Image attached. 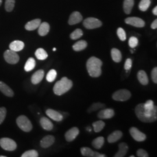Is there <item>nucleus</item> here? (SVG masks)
Instances as JSON below:
<instances>
[{
	"label": "nucleus",
	"instance_id": "2",
	"mask_svg": "<svg viewBox=\"0 0 157 157\" xmlns=\"http://www.w3.org/2000/svg\"><path fill=\"white\" fill-rule=\"evenodd\" d=\"M72 86L73 83L72 80L68 79L67 77H63L55 84L53 91L55 94L62 95L71 90Z\"/></svg>",
	"mask_w": 157,
	"mask_h": 157
},
{
	"label": "nucleus",
	"instance_id": "27",
	"mask_svg": "<svg viewBox=\"0 0 157 157\" xmlns=\"http://www.w3.org/2000/svg\"><path fill=\"white\" fill-rule=\"evenodd\" d=\"M36 66V61L33 58H29L25 65V70L26 72L32 71Z\"/></svg>",
	"mask_w": 157,
	"mask_h": 157
},
{
	"label": "nucleus",
	"instance_id": "41",
	"mask_svg": "<svg viewBox=\"0 0 157 157\" xmlns=\"http://www.w3.org/2000/svg\"><path fill=\"white\" fill-rule=\"evenodd\" d=\"M137 156L139 157H148L149 155L146 150L143 149H139L137 151Z\"/></svg>",
	"mask_w": 157,
	"mask_h": 157
},
{
	"label": "nucleus",
	"instance_id": "46",
	"mask_svg": "<svg viewBox=\"0 0 157 157\" xmlns=\"http://www.w3.org/2000/svg\"><path fill=\"white\" fill-rule=\"evenodd\" d=\"M152 13L154 15H157V6H156L152 10Z\"/></svg>",
	"mask_w": 157,
	"mask_h": 157
},
{
	"label": "nucleus",
	"instance_id": "47",
	"mask_svg": "<svg viewBox=\"0 0 157 157\" xmlns=\"http://www.w3.org/2000/svg\"><path fill=\"white\" fill-rule=\"evenodd\" d=\"M87 130H88L89 132H91V129H90V128H87Z\"/></svg>",
	"mask_w": 157,
	"mask_h": 157
},
{
	"label": "nucleus",
	"instance_id": "4",
	"mask_svg": "<svg viewBox=\"0 0 157 157\" xmlns=\"http://www.w3.org/2000/svg\"><path fill=\"white\" fill-rule=\"evenodd\" d=\"M0 146L6 151H12L17 149L16 142L10 138H2L0 139Z\"/></svg>",
	"mask_w": 157,
	"mask_h": 157
},
{
	"label": "nucleus",
	"instance_id": "16",
	"mask_svg": "<svg viewBox=\"0 0 157 157\" xmlns=\"http://www.w3.org/2000/svg\"><path fill=\"white\" fill-rule=\"evenodd\" d=\"M0 91L4 95L9 97H12L14 95L13 90L7 84L1 81H0Z\"/></svg>",
	"mask_w": 157,
	"mask_h": 157
},
{
	"label": "nucleus",
	"instance_id": "7",
	"mask_svg": "<svg viewBox=\"0 0 157 157\" xmlns=\"http://www.w3.org/2000/svg\"><path fill=\"white\" fill-rule=\"evenodd\" d=\"M83 26L87 29H94L101 27L102 22L95 17H88L83 21Z\"/></svg>",
	"mask_w": 157,
	"mask_h": 157
},
{
	"label": "nucleus",
	"instance_id": "32",
	"mask_svg": "<svg viewBox=\"0 0 157 157\" xmlns=\"http://www.w3.org/2000/svg\"><path fill=\"white\" fill-rule=\"evenodd\" d=\"M80 151L83 156L86 157H94V151H93L89 147H82L80 149Z\"/></svg>",
	"mask_w": 157,
	"mask_h": 157
},
{
	"label": "nucleus",
	"instance_id": "1",
	"mask_svg": "<svg viewBox=\"0 0 157 157\" xmlns=\"http://www.w3.org/2000/svg\"><path fill=\"white\" fill-rule=\"evenodd\" d=\"M102 62L100 59L95 56H91L86 63V67L90 76L98 78L101 76L102 71L101 67Z\"/></svg>",
	"mask_w": 157,
	"mask_h": 157
},
{
	"label": "nucleus",
	"instance_id": "22",
	"mask_svg": "<svg viewBox=\"0 0 157 157\" xmlns=\"http://www.w3.org/2000/svg\"><path fill=\"white\" fill-rule=\"evenodd\" d=\"M39 30H38V33L41 36H44L48 33L50 31V25L48 23L43 22L41 23L39 26Z\"/></svg>",
	"mask_w": 157,
	"mask_h": 157
},
{
	"label": "nucleus",
	"instance_id": "25",
	"mask_svg": "<svg viewBox=\"0 0 157 157\" xmlns=\"http://www.w3.org/2000/svg\"><path fill=\"white\" fill-rule=\"evenodd\" d=\"M87 46V43L84 40H80L76 42L73 45V49L75 51L83 50Z\"/></svg>",
	"mask_w": 157,
	"mask_h": 157
},
{
	"label": "nucleus",
	"instance_id": "43",
	"mask_svg": "<svg viewBox=\"0 0 157 157\" xmlns=\"http://www.w3.org/2000/svg\"><path fill=\"white\" fill-rule=\"evenodd\" d=\"M151 78L154 83H157V67H154L151 72Z\"/></svg>",
	"mask_w": 157,
	"mask_h": 157
},
{
	"label": "nucleus",
	"instance_id": "30",
	"mask_svg": "<svg viewBox=\"0 0 157 157\" xmlns=\"http://www.w3.org/2000/svg\"><path fill=\"white\" fill-rule=\"evenodd\" d=\"M105 107V105L104 104H102V103H100V102L93 103L89 108V109L87 110V112H89V113H91V112L98 111V110L100 109L101 108H104Z\"/></svg>",
	"mask_w": 157,
	"mask_h": 157
},
{
	"label": "nucleus",
	"instance_id": "44",
	"mask_svg": "<svg viewBox=\"0 0 157 157\" xmlns=\"http://www.w3.org/2000/svg\"><path fill=\"white\" fill-rule=\"evenodd\" d=\"M106 155L105 154H101L98 152L94 151V157H105Z\"/></svg>",
	"mask_w": 157,
	"mask_h": 157
},
{
	"label": "nucleus",
	"instance_id": "21",
	"mask_svg": "<svg viewBox=\"0 0 157 157\" xmlns=\"http://www.w3.org/2000/svg\"><path fill=\"white\" fill-rule=\"evenodd\" d=\"M40 123L41 127L46 130L50 131L53 129V127H54L53 124L50 121V119L47 118L43 117L41 118L40 121Z\"/></svg>",
	"mask_w": 157,
	"mask_h": 157
},
{
	"label": "nucleus",
	"instance_id": "49",
	"mask_svg": "<svg viewBox=\"0 0 157 157\" xmlns=\"http://www.w3.org/2000/svg\"><path fill=\"white\" fill-rule=\"evenodd\" d=\"M56 48H53V51H56Z\"/></svg>",
	"mask_w": 157,
	"mask_h": 157
},
{
	"label": "nucleus",
	"instance_id": "36",
	"mask_svg": "<svg viewBox=\"0 0 157 157\" xmlns=\"http://www.w3.org/2000/svg\"><path fill=\"white\" fill-rule=\"evenodd\" d=\"M15 0H6L5 8L7 12H11L15 6Z\"/></svg>",
	"mask_w": 157,
	"mask_h": 157
},
{
	"label": "nucleus",
	"instance_id": "13",
	"mask_svg": "<svg viewBox=\"0 0 157 157\" xmlns=\"http://www.w3.org/2000/svg\"><path fill=\"white\" fill-rule=\"evenodd\" d=\"M114 115H115L114 111L111 108H108V109H102L98 113L97 116L98 118L101 119H111L114 116Z\"/></svg>",
	"mask_w": 157,
	"mask_h": 157
},
{
	"label": "nucleus",
	"instance_id": "39",
	"mask_svg": "<svg viewBox=\"0 0 157 157\" xmlns=\"http://www.w3.org/2000/svg\"><path fill=\"white\" fill-rule=\"evenodd\" d=\"M138 39L136 37H131L129 40V45L132 48H135L138 45Z\"/></svg>",
	"mask_w": 157,
	"mask_h": 157
},
{
	"label": "nucleus",
	"instance_id": "6",
	"mask_svg": "<svg viewBox=\"0 0 157 157\" xmlns=\"http://www.w3.org/2000/svg\"><path fill=\"white\" fill-rule=\"evenodd\" d=\"M4 57L6 62L10 64H16L19 61V56L17 52L10 49L5 51Z\"/></svg>",
	"mask_w": 157,
	"mask_h": 157
},
{
	"label": "nucleus",
	"instance_id": "17",
	"mask_svg": "<svg viewBox=\"0 0 157 157\" xmlns=\"http://www.w3.org/2000/svg\"><path fill=\"white\" fill-rule=\"evenodd\" d=\"M122 136H123V133L121 131L116 130V131H114L108 137L107 140L109 143H115L117 141L120 140L122 138Z\"/></svg>",
	"mask_w": 157,
	"mask_h": 157
},
{
	"label": "nucleus",
	"instance_id": "31",
	"mask_svg": "<svg viewBox=\"0 0 157 157\" xmlns=\"http://www.w3.org/2000/svg\"><path fill=\"white\" fill-rule=\"evenodd\" d=\"M93 126L94 130V132L96 133H98L104 129L105 126V123L102 121H96L93 124Z\"/></svg>",
	"mask_w": 157,
	"mask_h": 157
},
{
	"label": "nucleus",
	"instance_id": "11",
	"mask_svg": "<svg viewBox=\"0 0 157 157\" xmlns=\"http://www.w3.org/2000/svg\"><path fill=\"white\" fill-rule=\"evenodd\" d=\"M55 142V137L52 135H48L40 141V146L42 148H47L52 146Z\"/></svg>",
	"mask_w": 157,
	"mask_h": 157
},
{
	"label": "nucleus",
	"instance_id": "12",
	"mask_svg": "<svg viewBox=\"0 0 157 157\" xmlns=\"http://www.w3.org/2000/svg\"><path fill=\"white\" fill-rule=\"evenodd\" d=\"M46 114L49 118L56 122L62 121L63 118L61 113L52 109H48L46 111Z\"/></svg>",
	"mask_w": 157,
	"mask_h": 157
},
{
	"label": "nucleus",
	"instance_id": "33",
	"mask_svg": "<svg viewBox=\"0 0 157 157\" xmlns=\"http://www.w3.org/2000/svg\"><path fill=\"white\" fill-rule=\"evenodd\" d=\"M151 4V1L150 0H141L139 7L140 10L141 11H146Z\"/></svg>",
	"mask_w": 157,
	"mask_h": 157
},
{
	"label": "nucleus",
	"instance_id": "18",
	"mask_svg": "<svg viewBox=\"0 0 157 157\" xmlns=\"http://www.w3.org/2000/svg\"><path fill=\"white\" fill-rule=\"evenodd\" d=\"M25 47V44L22 41L15 40L12 41L10 44V49L11 50L17 52L22 50Z\"/></svg>",
	"mask_w": 157,
	"mask_h": 157
},
{
	"label": "nucleus",
	"instance_id": "34",
	"mask_svg": "<svg viewBox=\"0 0 157 157\" xmlns=\"http://www.w3.org/2000/svg\"><path fill=\"white\" fill-rule=\"evenodd\" d=\"M56 75H57V73L56 71L54 69H51L47 73L46 79L48 82H52L56 78Z\"/></svg>",
	"mask_w": 157,
	"mask_h": 157
},
{
	"label": "nucleus",
	"instance_id": "8",
	"mask_svg": "<svg viewBox=\"0 0 157 157\" xmlns=\"http://www.w3.org/2000/svg\"><path fill=\"white\" fill-rule=\"evenodd\" d=\"M125 22L136 28H143L145 26L144 21L137 17H129L125 19Z\"/></svg>",
	"mask_w": 157,
	"mask_h": 157
},
{
	"label": "nucleus",
	"instance_id": "48",
	"mask_svg": "<svg viewBox=\"0 0 157 157\" xmlns=\"http://www.w3.org/2000/svg\"><path fill=\"white\" fill-rule=\"evenodd\" d=\"M2 0H0V6L2 4Z\"/></svg>",
	"mask_w": 157,
	"mask_h": 157
},
{
	"label": "nucleus",
	"instance_id": "38",
	"mask_svg": "<svg viewBox=\"0 0 157 157\" xmlns=\"http://www.w3.org/2000/svg\"><path fill=\"white\" fill-rule=\"evenodd\" d=\"M117 35H118V37L119 38V39L121 41H125L126 39V35L125 31L124 30V29L119 28L117 30Z\"/></svg>",
	"mask_w": 157,
	"mask_h": 157
},
{
	"label": "nucleus",
	"instance_id": "20",
	"mask_svg": "<svg viewBox=\"0 0 157 157\" xmlns=\"http://www.w3.org/2000/svg\"><path fill=\"white\" fill-rule=\"evenodd\" d=\"M128 151V146L125 143H121L119 144V151L114 155L115 157H124Z\"/></svg>",
	"mask_w": 157,
	"mask_h": 157
},
{
	"label": "nucleus",
	"instance_id": "50",
	"mask_svg": "<svg viewBox=\"0 0 157 157\" xmlns=\"http://www.w3.org/2000/svg\"><path fill=\"white\" fill-rule=\"evenodd\" d=\"M0 157H6V156H3V155H0Z\"/></svg>",
	"mask_w": 157,
	"mask_h": 157
},
{
	"label": "nucleus",
	"instance_id": "15",
	"mask_svg": "<svg viewBox=\"0 0 157 157\" xmlns=\"http://www.w3.org/2000/svg\"><path fill=\"white\" fill-rule=\"evenodd\" d=\"M44 76V72L43 70L40 69L36 71L32 76L31 81L33 84H37L43 80Z\"/></svg>",
	"mask_w": 157,
	"mask_h": 157
},
{
	"label": "nucleus",
	"instance_id": "45",
	"mask_svg": "<svg viewBox=\"0 0 157 157\" xmlns=\"http://www.w3.org/2000/svg\"><path fill=\"white\" fill-rule=\"evenodd\" d=\"M151 27L152 29H156L157 28V19H155L153 22L152 23Z\"/></svg>",
	"mask_w": 157,
	"mask_h": 157
},
{
	"label": "nucleus",
	"instance_id": "28",
	"mask_svg": "<svg viewBox=\"0 0 157 157\" xmlns=\"http://www.w3.org/2000/svg\"><path fill=\"white\" fill-rule=\"evenodd\" d=\"M35 56L36 58L39 60H44L48 57V54L47 52L43 48H38L35 52Z\"/></svg>",
	"mask_w": 157,
	"mask_h": 157
},
{
	"label": "nucleus",
	"instance_id": "5",
	"mask_svg": "<svg viewBox=\"0 0 157 157\" xmlns=\"http://www.w3.org/2000/svg\"><path fill=\"white\" fill-rule=\"evenodd\" d=\"M131 93L126 89H121L115 91L113 95L112 98L118 101H125L128 100L131 97Z\"/></svg>",
	"mask_w": 157,
	"mask_h": 157
},
{
	"label": "nucleus",
	"instance_id": "23",
	"mask_svg": "<svg viewBox=\"0 0 157 157\" xmlns=\"http://www.w3.org/2000/svg\"><path fill=\"white\" fill-rule=\"evenodd\" d=\"M137 78L141 84L146 86L148 83V76L144 71H140L137 73Z\"/></svg>",
	"mask_w": 157,
	"mask_h": 157
},
{
	"label": "nucleus",
	"instance_id": "29",
	"mask_svg": "<svg viewBox=\"0 0 157 157\" xmlns=\"http://www.w3.org/2000/svg\"><path fill=\"white\" fill-rule=\"evenodd\" d=\"M104 138L102 136L97 137L92 142V146L96 149H100L104 144Z\"/></svg>",
	"mask_w": 157,
	"mask_h": 157
},
{
	"label": "nucleus",
	"instance_id": "51",
	"mask_svg": "<svg viewBox=\"0 0 157 157\" xmlns=\"http://www.w3.org/2000/svg\"><path fill=\"white\" fill-rule=\"evenodd\" d=\"M135 157V156H134V155H131V156H130V157Z\"/></svg>",
	"mask_w": 157,
	"mask_h": 157
},
{
	"label": "nucleus",
	"instance_id": "19",
	"mask_svg": "<svg viewBox=\"0 0 157 157\" xmlns=\"http://www.w3.org/2000/svg\"><path fill=\"white\" fill-rule=\"evenodd\" d=\"M41 23V20L40 19H36L33 21L27 23L25 25V29L29 31L34 30L38 28Z\"/></svg>",
	"mask_w": 157,
	"mask_h": 157
},
{
	"label": "nucleus",
	"instance_id": "35",
	"mask_svg": "<svg viewBox=\"0 0 157 157\" xmlns=\"http://www.w3.org/2000/svg\"><path fill=\"white\" fill-rule=\"evenodd\" d=\"M83 31L80 29H77L71 34L70 37L71 39L75 40L78 39L79 38H80L83 36Z\"/></svg>",
	"mask_w": 157,
	"mask_h": 157
},
{
	"label": "nucleus",
	"instance_id": "9",
	"mask_svg": "<svg viewBox=\"0 0 157 157\" xmlns=\"http://www.w3.org/2000/svg\"><path fill=\"white\" fill-rule=\"evenodd\" d=\"M130 134L132 137L137 141H143L146 139V135L142 133L138 129L135 127H132L130 129Z\"/></svg>",
	"mask_w": 157,
	"mask_h": 157
},
{
	"label": "nucleus",
	"instance_id": "40",
	"mask_svg": "<svg viewBox=\"0 0 157 157\" xmlns=\"http://www.w3.org/2000/svg\"><path fill=\"white\" fill-rule=\"evenodd\" d=\"M6 115V109L5 107L0 108V124L5 120Z\"/></svg>",
	"mask_w": 157,
	"mask_h": 157
},
{
	"label": "nucleus",
	"instance_id": "24",
	"mask_svg": "<svg viewBox=\"0 0 157 157\" xmlns=\"http://www.w3.org/2000/svg\"><path fill=\"white\" fill-rule=\"evenodd\" d=\"M111 57L114 62H120L122 60V54L121 51L117 48H112L111 50Z\"/></svg>",
	"mask_w": 157,
	"mask_h": 157
},
{
	"label": "nucleus",
	"instance_id": "42",
	"mask_svg": "<svg viewBox=\"0 0 157 157\" xmlns=\"http://www.w3.org/2000/svg\"><path fill=\"white\" fill-rule=\"evenodd\" d=\"M132 67V61L131 59L128 58L126 60V62L124 63V68L125 70L126 71H129L131 67Z\"/></svg>",
	"mask_w": 157,
	"mask_h": 157
},
{
	"label": "nucleus",
	"instance_id": "26",
	"mask_svg": "<svg viewBox=\"0 0 157 157\" xmlns=\"http://www.w3.org/2000/svg\"><path fill=\"white\" fill-rule=\"evenodd\" d=\"M134 6V0H124V10L126 14H129Z\"/></svg>",
	"mask_w": 157,
	"mask_h": 157
},
{
	"label": "nucleus",
	"instance_id": "3",
	"mask_svg": "<svg viewBox=\"0 0 157 157\" xmlns=\"http://www.w3.org/2000/svg\"><path fill=\"white\" fill-rule=\"evenodd\" d=\"M17 124L18 127L25 132H30L33 128V126L30 121L25 115L19 116L17 118Z\"/></svg>",
	"mask_w": 157,
	"mask_h": 157
},
{
	"label": "nucleus",
	"instance_id": "10",
	"mask_svg": "<svg viewBox=\"0 0 157 157\" xmlns=\"http://www.w3.org/2000/svg\"><path fill=\"white\" fill-rule=\"evenodd\" d=\"M79 134V130L76 127H73L72 128L67 130L65 135L66 140L68 142H71L74 140Z\"/></svg>",
	"mask_w": 157,
	"mask_h": 157
},
{
	"label": "nucleus",
	"instance_id": "14",
	"mask_svg": "<svg viewBox=\"0 0 157 157\" xmlns=\"http://www.w3.org/2000/svg\"><path fill=\"white\" fill-rule=\"evenodd\" d=\"M83 17L78 12H73V13L70 15L68 23L70 25H73L78 24L82 21Z\"/></svg>",
	"mask_w": 157,
	"mask_h": 157
},
{
	"label": "nucleus",
	"instance_id": "37",
	"mask_svg": "<svg viewBox=\"0 0 157 157\" xmlns=\"http://www.w3.org/2000/svg\"><path fill=\"white\" fill-rule=\"evenodd\" d=\"M22 157H38L39 154L37 151L35 150H28L27 151L25 152L22 155H21Z\"/></svg>",
	"mask_w": 157,
	"mask_h": 157
}]
</instances>
